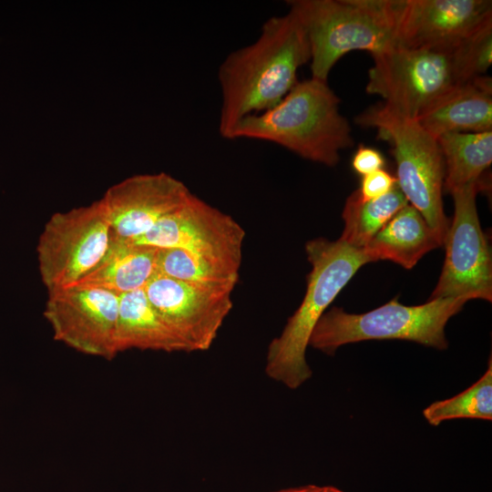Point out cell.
<instances>
[{"label":"cell","instance_id":"cell-1","mask_svg":"<svg viewBox=\"0 0 492 492\" xmlns=\"http://www.w3.org/2000/svg\"><path fill=\"white\" fill-rule=\"evenodd\" d=\"M310 59L306 33L292 12L267 19L258 38L231 52L219 67L220 136L231 139L242 118L276 106L297 84L299 68Z\"/></svg>","mask_w":492,"mask_h":492},{"label":"cell","instance_id":"cell-2","mask_svg":"<svg viewBox=\"0 0 492 492\" xmlns=\"http://www.w3.org/2000/svg\"><path fill=\"white\" fill-rule=\"evenodd\" d=\"M340 99L327 81H298L273 108L242 118L231 139L252 138L280 145L302 159L335 166L340 151L354 145Z\"/></svg>","mask_w":492,"mask_h":492},{"label":"cell","instance_id":"cell-3","mask_svg":"<svg viewBox=\"0 0 492 492\" xmlns=\"http://www.w3.org/2000/svg\"><path fill=\"white\" fill-rule=\"evenodd\" d=\"M305 251L312 265L305 295L281 334L270 343L266 354L267 375L290 389L299 388L312 376L306 349L321 317L356 272L371 262L364 249L340 239L311 240Z\"/></svg>","mask_w":492,"mask_h":492},{"label":"cell","instance_id":"cell-4","mask_svg":"<svg viewBox=\"0 0 492 492\" xmlns=\"http://www.w3.org/2000/svg\"><path fill=\"white\" fill-rule=\"evenodd\" d=\"M311 49L312 77L327 81L338 60L354 50L374 56L396 47L405 0H291Z\"/></svg>","mask_w":492,"mask_h":492},{"label":"cell","instance_id":"cell-5","mask_svg":"<svg viewBox=\"0 0 492 492\" xmlns=\"http://www.w3.org/2000/svg\"><path fill=\"white\" fill-rule=\"evenodd\" d=\"M466 302L459 298H437L407 306L395 298L364 313H349L333 307L321 317L309 345L333 354L347 343L396 339L445 350L448 346L446 325Z\"/></svg>","mask_w":492,"mask_h":492},{"label":"cell","instance_id":"cell-6","mask_svg":"<svg viewBox=\"0 0 492 492\" xmlns=\"http://www.w3.org/2000/svg\"><path fill=\"white\" fill-rule=\"evenodd\" d=\"M355 122L376 128L391 143L396 162L397 187L444 245L450 222L443 208L445 165L436 138L416 119L401 116L384 104L367 109Z\"/></svg>","mask_w":492,"mask_h":492},{"label":"cell","instance_id":"cell-7","mask_svg":"<svg viewBox=\"0 0 492 492\" xmlns=\"http://www.w3.org/2000/svg\"><path fill=\"white\" fill-rule=\"evenodd\" d=\"M365 90L380 96L388 108L408 118L461 83L452 50L394 47L372 56Z\"/></svg>","mask_w":492,"mask_h":492},{"label":"cell","instance_id":"cell-8","mask_svg":"<svg viewBox=\"0 0 492 492\" xmlns=\"http://www.w3.org/2000/svg\"><path fill=\"white\" fill-rule=\"evenodd\" d=\"M110 236L100 200L54 213L36 247L39 273L47 292L70 287L88 273L106 252Z\"/></svg>","mask_w":492,"mask_h":492},{"label":"cell","instance_id":"cell-9","mask_svg":"<svg viewBox=\"0 0 492 492\" xmlns=\"http://www.w3.org/2000/svg\"><path fill=\"white\" fill-rule=\"evenodd\" d=\"M487 188L483 179L450 192L455 211L444 241L443 269L429 299L492 301L491 251L476 206L477 194Z\"/></svg>","mask_w":492,"mask_h":492},{"label":"cell","instance_id":"cell-10","mask_svg":"<svg viewBox=\"0 0 492 492\" xmlns=\"http://www.w3.org/2000/svg\"><path fill=\"white\" fill-rule=\"evenodd\" d=\"M245 232L230 215L193 193L136 243L177 249L240 270Z\"/></svg>","mask_w":492,"mask_h":492},{"label":"cell","instance_id":"cell-11","mask_svg":"<svg viewBox=\"0 0 492 492\" xmlns=\"http://www.w3.org/2000/svg\"><path fill=\"white\" fill-rule=\"evenodd\" d=\"M119 294L107 290L70 286L49 292L44 316L54 338L85 354L112 359Z\"/></svg>","mask_w":492,"mask_h":492},{"label":"cell","instance_id":"cell-12","mask_svg":"<svg viewBox=\"0 0 492 492\" xmlns=\"http://www.w3.org/2000/svg\"><path fill=\"white\" fill-rule=\"evenodd\" d=\"M143 290L188 352L210 349L232 308L231 291L194 285L160 273Z\"/></svg>","mask_w":492,"mask_h":492},{"label":"cell","instance_id":"cell-13","mask_svg":"<svg viewBox=\"0 0 492 492\" xmlns=\"http://www.w3.org/2000/svg\"><path fill=\"white\" fill-rule=\"evenodd\" d=\"M179 179L165 172L129 177L100 199L111 237L136 241L191 195Z\"/></svg>","mask_w":492,"mask_h":492},{"label":"cell","instance_id":"cell-14","mask_svg":"<svg viewBox=\"0 0 492 492\" xmlns=\"http://www.w3.org/2000/svg\"><path fill=\"white\" fill-rule=\"evenodd\" d=\"M491 18L490 0H405L396 46L452 50Z\"/></svg>","mask_w":492,"mask_h":492},{"label":"cell","instance_id":"cell-15","mask_svg":"<svg viewBox=\"0 0 492 492\" xmlns=\"http://www.w3.org/2000/svg\"><path fill=\"white\" fill-rule=\"evenodd\" d=\"M431 135L492 131V80L479 76L461 82L416 118Z\"/></svg>","mask_w":492,"mask_h":492},{"label":"cell","instance_id":"cell-16","mask_svg":"<svg viewBox=\"0 0 492 492\" xmlns=\"http://www.w3.org/2000/svg\"><path fill=\"white\" fill-rule=\"evenodd\" d=\"M158 251L152 246L110 236L99 261L72 286L98 288L119 295L144 289L158 273Z\"/></svg>","mask_w":492,"mask_h":492},{"label":"cell","instance_id":"cell-17","mask_svg":"<svg viewBox=\"0 0 492 492\" xmlns=\"http://www.w3.org/2000/svg\"><path fill=\"white\" fill-rule=\"evenodd\" d=\"M443 245L422 214L407 204L364 248L370 261L387 260L412 269L430 251Z\"/></svg>","mask_w":492,"mask_h":492},{"label":"cell","instance_id":"cell-18","mask_svg":"<svg viewBox=\"0 0 492 492\" xmlns=\"http://www.w3.org/2000/svg\"><path fill=\"white\" fill-rule=\"evenodd\" d=\"M116 345L118 354L130 349L188 352L143 289L119 295Z\"/></svg>","mask_w":492,"mask_h":492},{"label":"cell","instance_id":"cell-19","mask_svg":"<svg viewBox=\"0 0 492 492\" xmlns=\"http://www.w3.org/2000/svg\"><path fill=\"white\" fill-rule=\"evenodd\" d=\"M436 139L444 159L446 191L484 179L492 162V131L446 133Z\"/></svg>","mask_w":492,"mask_h":492},{"label":"cell","instance_id":"cell-20","mask_svg":"<svg viewBox=\"0 0 492 492\" xmlns=\"http://www.w3.org/2000/svg\"><path fill=\"white\" fill-rule=\"evenodd\" d=\"M407 204V200L397 186L384 196L372 200H362L355 191L353 192L343 210L344 228L339 239L349 246L364 249Z\"/></svg>","mask_w":492,"mask_h":492},{"label":"cell","instance_id":"cell-21","mask_svg":"<svg viewBox=\"0 0 492 492\" xmlns=\"http://www.w3.org/2000/svg\"><path fill=\"white\" fill-rule=\"evenodd\" d=\"M158 273L187 283L233 291L239 269L177 249H159Z\"/></svg>","mask_w":492,"mask_h":492},{"label":"cell","instance_id":"cell-22","mask_svg":"<svg viewBox=\"0 0 492 492\" xmlns=\"http://www.w3.org/2000/svg\"><path fill=\"white\" fill-rule=\"evenodd\" d=\"M431 425L458 418L492 420V361L484 374L467 389L453 397L432 403L423 410Z\"/></svg>","mask_w":492,"mask_h":492},{"label":"cell","instance_id":"cell-23","mask_svg":"<svg viewBox=\"0 0 492 492\" xmlns=\"http://www.w3.org/2000/svg\"><path fill=\"white\" fill-rule=\"evenodd\" d=\"M460 82L484 76L492 63V18L452 49Z\"/></svg>","mask_w":492,"mask_h":492},{"label":"cell","instance_id":"cell-24","mask_svg":"<svg viewBox=\"0 0 492 492\" xmlns=\"http://www.w3.org/2000/svg\"><path fill=\"white\" fill-rule=\"evenodd\" d=\"M397 186V180L384 169L363 176L360 188L355 190L362 200H372L384 196Z\"/></svg>","mask_w":492,"mask_h":492},{"label":"cell","instance_id":"cell-25","mask_svg":"<svg viewBox=\"0 0 492 492\" xmlns=\"http://www.w3.org/2000/svg\"><path fill=\"white\" fill-rule=\"evenodd\" d=\"M385 159L374 148L360 146L352 159V167L359 175L364 176L382 169Z\"/></svg>","mask_w":492,"mask_h":492},{"label":"cell","instance_id":"cell-26","mask_svg":"<svg viewBox=\"0 0 492 492\" xmlns=\"http://www.w3.org/2000/svg\"><path fill=\"white\" fill-rule=\"evenodd\" d=\"M319 486L306 485L302 487H288L274 492H317Z\"/></svg>","mask_w":492,"mask_h":492},{"label":"cell","instance_id":"cell-27","mask_svg":"<svg viewBox=\"0 0 492 492\" xmlns=\"http://www.w3.org/2000/svg\"><path fill=\"white\" fill-rule=\"evenodd\" d=\"M317 492H344V491L332 486H324V487L319 486Z\"/></svg>","mask_w":492,"mask_h":492}]
</instances>
